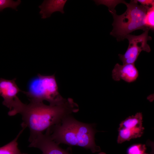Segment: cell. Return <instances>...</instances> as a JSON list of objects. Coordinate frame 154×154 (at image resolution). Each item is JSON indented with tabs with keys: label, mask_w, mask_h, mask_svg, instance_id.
Wrapping results in <instances>:
<instances>
[{
	"label": "cell",
	"mask_w": 154,
	"mask_h": 154,
	"mask_svg": "<svg viewBox=\"0 0 154 154\" xmlns=\"http://www.w3.org/2000/svg\"><path fill=\"white\" fill-rule=\"evenodd\" d=\"M78 110V105L70 98L57 105H47L43 102H30L25 104L17 97L8 114L10 116L21 114L22 127L29 128L31 139L60 123L65 117Z\"/></svg>",
	"instance_id": "1"
},
{
	"label": "cell",
	"mask_w": 154,
	"mask_h": 154,
	"mask_svg": "<svg viewBox=\"0 0 154 154\" xmlns=\"http://www.w3.org/2000/svg\"><path fill=\"white\" fill-rule=\"evenodd\" d=\"M49 130L51 139L59 145L79 146L90 149L92 153L101 150L95 142L96 131L93 126L79 121L71 115L49 128Z\"/></svg>",
	"instance_id": "2"
},
{
	"label": "cell",
	"mask_w": 154,
	"mask_h": 154,
	"mask_svg": "<svg viewBox=\"0 0 154 154\" xmlns=\"http://www.w3.org/2000/svg\"><path fill=\"white\" fill-rule=\"evenodd\" d=\"M122 3L126 5L127 9L120 15L116 14L114 9L118 4L117 2L110 4L106 2L104 4L108 7L114 19L113 29L110 34L116 38L118 41L123 40L127 35L135 30L141 29L145 31L149 30L146 27L145 23L146 7L139 5L136 0H131L129 3L123 1Z\"/></svg>",
	"instance_id": "3"
},
{
	"label": "cell",
	"mask_w": 154,
	"mask_h": 154,
	"mask_svg": "<svg viewBox=\"0 0 154 154\" xmlns=\"http://www.w3.org/2000/svg\"><path fill=\"white\" fill-rule=\"evenodd\" d=\"M27 91H22L30 102L48 101L50 105H57L66 99L60 94L54 74L44 76L38 74L29 81Z\"/></svg>",
	"instance_id": "4"
},
{
	"label": "cell",
	"mask_w": 154,
	"mask_h": 154,
	"mask_svg": "<svg viewBox=\"0 0 154 154\" xmlns=\"http://www.w3.org/2000/svg\"><path fill=\"white\" fill-rule=\"evenodd\" d=\"M149 30H146L139 35L129 34L126 36L125 39L129 41L128 48L124 54H118L123 64H135L142 51L147 52L151 51L150 47L147 43L148 41L152 39V37L148 35Z\"/></svg>",
	"instance_id": "5"
},
{
	"label": "cell",
	"mask_w": 154,
	"mask_h": 154,
	"mask_svg": "<svg viewBox=\"0 0 154 154\" xmlns=\"http://www.w3.org/2000/svg\"><path fill=\"white\" fill-rule=\"evenodd\" d=\"M29 147L40 149L42 154H71L67 150L60 147L51 138L48 129L45 134H39L29 140Z\"/></svg>",
	"instance_id": "6"
},
{
	"label": "cell",
	"mask_w": 154,
	"mask_h": 154,
	"mask_svg": "<svg viewBox=\"0 0 154 154\" xmlns=\"http://www.w3.org/2000/svg\"><path fill=\"white\" fill-rule=\"evenodd\" d=\"M16 80V78L11 80L0 78V96L4 100L3 104L10 110L17 94L23 91L17 85Z\"/></svg>",
	"instance_id": "7"
},
{
	"label": "cell",
	"mask_w": 154,
	"mask_h": 154,
	"mask_svg": "<svg viewBox=\"0 0 154 154\" xmlns=\"http://www.w3.org/2000/svg\"><path fill=\"white\" fill-rule=\"evenodd\" d=\"M139 76L138 71L135 64H127L122 65L116 64L112 71L114 80L118 81L123 80L131 83L135 81Z\"/></svg>",
	"instance_id": "8"
},
{
	"label": "cell",
	"mask_w": 154,
	"mask_h": 154,
	"mask_svg": "<svg viewBox=\"0 0 154 154\" xmlns=\"http://www.w3.org/2000/svg\"><path fill=\"white\" fill-rule=\"evenodd\" d=\"M66 0H45L38 6L40 10L39 13L41 18L45 19L50 17L52 14L56 11L62 14L64 12V8Z\"/></svg>",
	"instance_id": "9"
},
{
	"label": "cell",
	"mask_w": 154,
	"mask_h": 154,
	"mask_svg": "<svg viewBox=\"0 0 154 154\" xmlns=\"http://www.w3.org/2000/svg\"><path fill=\"white\" fill-rule=\"evenodd\" d=\"M144 129L143 127L131 129L118 128L117 143H122L125 141H129L131 139L141 137Z\"/></svg>",
	"instance_id": "10"
},
{
	"label": "cell",
	"mask_w": 154,
	"mask_h": 154,
	"mask_svg": "<svg viewBox=\"0 0 154 154\" xmlns=\"http://www.w3.org/2000/svg\"><path fill=\"white\" fill-rule=\"evenodd\" d=\"M142 113H137L135 115L129 116L121 121L119 128L131 129L142 127Z\"/></svg>",
	"instance_id": "11"
},
{
	"label": "cell",
	"mask_w": 154,
	"mask_h": 154,
	"mask_svg": "<svg viewBox=\"0 0 154 154\" xmlns=\"http://www.w3.org/2000/svg\"><path fill=\"white\" fill-rule=\"evenodd\" d=\"M25 128L23 127L16 138L5 145L0 147V154H27L22 153L18 147L17 140Z\"/></svg>",
	"instance_id": "12"
},
{
	"label": "cell",
	"mask_w": 154,
	"mask_h": 154,
	"mask_svg": "<svg viewBox=\"0 0 154 154\" xmlns=\"http://www.w3.org/2000/svg\"><path fill=\"white\" fill-rule=\"evenodd\" d=\"M154 5L147 7L145 15V23L146 27L152 31L154 29Z\"/></svg>",
	"instance_id": "13"
},
{
	"label": "cell",
	"mask_w": 154,
	"mask_h": 154,
	"mask_svg": "<svg viewBox=\"0 0 154 154\" xmlns=\"http://www.w3.org/2000/svg\"><path fill=\"white\" fill-rule=\"evenodd\" d=\"M21 1L18 0H0V12L4 9L9 7L17 11V7L21 4Z\"/></svg>",
	"instance_id": "14"
},
{
	"label": "cell",
	"mask_w": 154,
	"mask_h": 154,
	"mask_svg": "<svg viewBox=\"0 0 154 154\" xmlns=\"http://www.w3.org/2000/svg\"><path fill=\"white\" fill-rule=\"evenodd\" d=\"M146 149L145 144H138L130 146L127 149V154H143Z\"/></svg>",
	"instance_id": "15"
},
{
	"label": "cell",
	"mask_w": 154,
	"mask_h": 154,
	"mask_svg": "<svg viewBox=\"0 0 154 154\" xmlns=\"http://www.w3.org/2000/svg\"><path fill=\"white\" fill-rule=\"evenodd\" d=\"M136 1L147 8L154 5V1L153 0H137Z\"/></svg>",
	"instance_id": "16"
},
{
	"label": "cell",
	"mask_w": 154,
	"mask_h": 154,
	"mask_svg": "<svg viewBox=\"0 0 154 154\" xmlns=\"http://www.w3.org/2000/svg\"><path fill=\"white\" fill-rule=\"evenodd\" d=\"M98 154H106L104 152H100Z\"/></svg>",
	"instance_id": "17"
},
{
	"label": "cell",
	"mask_w": 154,
	"mask_h": 154,
	"mask_svg": "<svg viewBox=\"0 0 154 154\" xmlns=\"http://www.w3.org/2000/svg\"><path fill=\"white\" fill-rule=\"evenodd\" d=\"M147 154V153H144V154Z\"/></svg>",
	"instance_id": "18"
}]
</instances>
